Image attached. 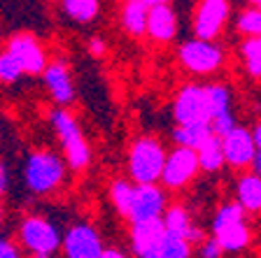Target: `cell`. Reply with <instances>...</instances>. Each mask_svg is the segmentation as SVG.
Instances as JSON below:
<instances>
[{"instance_id": "cell-14", "label": "cell", "mask_w": 261, "mask_h": 258, "mask_svg": "<svg viewBox=\"0 0 261 258\" xmlns=\"http://www.w3.org/2000/svg\"><path fill=\"white\" fill-rule=\"evenodd\" d=\"M173 117L177 124H196V121H210L207 117L205 91L198 84H185L177 91L173 102Z\"/></svg>"}, {"instance_id": "cell-19", "label": "cell", "mask_w": 261, "mask_h": 258, "mask_svg": "<svg viewBox=\"0 0 261 258\" xmlns=\"http://www.w3.org/2000/svg\"><path fill=\"white\" fill-rule=\"evenodd\" d=\"M147 12L149 7L140 0H124L121 7V26L130 38H142L147 35Z\"/></svg>"}, {"instance_id": "cell-1", "label": "cell", "mask_w": 261, "mask_h": 258, "mask_svg": "<svg viewBox=\"0 0 261 258\" xmlns=\"http://www.w3.org/2000/svg\"><path fill=\"white\" fill-rule=\"evenodd\" d=\"M65 175H68L65 158H61L59 154L49 149L31 151L23 163V184L35 195L56 193L63 186Z\"/></svg>"}, {"instance_id": "cell-23", "label": "cell", "mask_w": 261, "mask_h": 258, "mask_svg": "<svg viewBox=\"0 0 261 258\" xmlns=\"http://www.w3.org/2000/svg\"><path fill=\"white\" fill-rule=\"evenodd\" d=\"M133 186L136 184L126 182V179H114L110 184V200H112L114 210L119 212V216H124L126 221L130 216V205H133Z\"/></svg>"}, {"instance_id": "cell-18", "label": "cell", "mask_w": 261, "mask_h": 258, "mask_svg": "<svg viewBox=\"0 0 261 258\" xmlns=\"http://www.w3.org/2000/svg\"><path fill=\"white\" fill-rule=\"evenodd\" d=\"M236 200L247 214H261V177L256 172L243 175L236 184Z\"/></svg>"}, {"instance_id": "cell-32", "label": "cell", "mask_w": 261, "mask_h": 258, "mask_svg": "<svg viewBox=\"0 0 261 258\" xmlns=\"http://www.w3.org/2000/svg\"><path fill=\"white\" fill-rule=\"evenodd\" d=\"M187 240L191 242V247H201L203 240H205V233H203V228H198V226L191 223V228L187 231Z\"/></svg>"}, {"instance_id": "cell-11", "label": "cell", "mask_w": 261, "mask_h": 258, "mask_svg": "<svg viewBox=\"0 0 261 258\" xmlns=\"http://www.w3.org/2000/svg\"><path fill=\"white\" fill-rule=\"evenodd\" d=\"M205 102H207V117H210V128L215 135H226L236 126L233 107H231V91L226 84H205Z\"/></svg>"}, {"instance_id": "cell-28", "label": "cell", "mask_w": 261, "mask_h": 258, "mask_svg": "<svg viewBox=\"0 0 261 258\" xmlns=\"http://www.w3.org/2000/svg\"><path fill=\"white\" fill-rule=\"evenodd\" d=\"M23 77V68L10 51H0V81L3 84H16Z\"/></svg>"}, {"instance_id": "cell-7", "label": "cell", "mask_w": 261, "mask_h": 258, "mask_svg": "<svg viewBox=\"0 0 261 258\" xmlns=\"http://www.w3.org/2000/svg\"><path fill=\"white\" fill-rule=\"evenodd\" d=\"M105 244L103 237L91 223H72L63 235V242H61V251L68 258H100Z\"/></svg>"}, {"instance_id": "cell-4", "label": "cell", "mask_w": 261, "mask_h": 258, "mask_svg": "<svg viewBox=\"0 0 261 258\" xmlns=\"http://www.w3.org/2000/svg\"><path fill=\"white\" fill-rule=\"evenodd\" d=\"M16 235H19L21 251L35 258H49L59 253L61 242H63L61 231L44 216H23Z\"/></svg>"}, {"instance_id": "cell-37", "label": "cell", "mask_w": 261, "mask_h": 258, "mask_svg": "<svg viewBox=\"0 0 261 258\" xmlns=\"http://www.w3.org/2000/svg\"><path fill=\"white\" fill-rule=\"evenodd\" d=\"M140 3H145L147 7H154V5H163V3H170V0H140Z\"/></svg>"}, {"instance_id": "cell-13", "label": "cell", "mask_w": 261, "mask_h": 258, "mask_svg": "<svg viewBox=\"0 0 261 258\" xmlns=\"http://www.w3.org/2000/svg\"><path fill=\"white\" fill-rule=\"evenodd\" d=\"M222 147H224V163L233 170H245L254 161L256 145L252 137V130L245 126L236 124L226 135H222Z\"/></svg>"}, {"instance_id": "cell-22", "label": "cell", "mask_w": 261, "mask_h": 258, "mask_svg": "<svg viewBox=\"0 0 261 258\" xmlns=\"http://www.w3.org/2000/svg\"><path fill=\"white\" fill-rule=\"evenodd\" d=\"M68 19L75 23H91L100 12V0H61Z\"/></svg>"}, {"instance_id": "cell-29", "label": "cell", "mask_w": 261, "mask_h": 258, "mask_svg": "<svg viewBox=\"0 0 261 258\" xmlns=\"http://www.w3.org/2000/svg\"><path fill=\"white\" fill-rule=\"evenodd\" d=\"M198 256L201 258H222L224 249L219 247V242L215 240V237H205L203 244H201V249H198Z\"/></svg>"}, {"instance_id": "cell-15", "label": "cell", "mask_w": 261, "mask_h": 258, "mask_svg": "<svg viewBox=\"0 0 261 258\" xmlns=\"http://www.w3.org/2000/svg\"><path fill=\"white\" fill-rule=\"evenodd\" d=\"M42 81H44V89L49 91V98L56 105L68 107V105L75 102V84H72L70 68L65 65V61L61 59L49 61L47 68L42 70Z\"/></svg>"}, {"instance_id": "cell-40", "label": "cell", "mask_w": 261, "mask_h": 258, "mask_svg": "<svg viewBox=\"0 0 261 258\" xmlns=\"http://www.w3.org/2000/svg\"><path fill=\"white\" fill-rule=\"evenodd\" d=\"M256 42H259V49H261V35H256Z\"/></svg>"}, {"instance_id": "cell-9", "label": "cell", "mask_w": 261, "mask_h": 258, "mask_svg": "<svg viewBox=\"0 0 261 258\" xmlns=\"http://www.w3.org/2000/svg\"><path fill=\"white\" fill-rule=\"evenodd\" d=\"M231 14L228 0H198L194 14V35L201 40H217Z\"/></svg>"}, {"instance_id": "cell-31", "label": "cell", "mask_w": 261, "mask_h": 258, "mask_svg": "<svg viewBox=\"0 0 261 258\" xmlns=\"http://www.w3.org/2000/svg\"><path fill=\"white\" fill-rule=\"evenodd\" d=\"M89 54L93 56V59H103L105 54H108V44H105L103 38H91L89 40Z\"/></svg>"}, {"instance_id": "cell-34", "label": "cell", "mask_w": 261, "mask_h": 258, "mask_svg": "<svg viewBox=\"0 0 261 258\" xmlns=\"http://www.w3.org/2000/svg\"><path fill=\"white\" fill-rule=\"evenodd\" d=\"M124 256H126V251H121V249H110V247H105L103 253H100V258H124Z\"/></svg>"}, {"instance_id": "cell-10", "label": "cell", "mask_w": 261, "mask_h": 258, "mask_svg": "<svg viewBox=\"0 0 261 258\" xmlns=\"http://www.w3.org/2000/svg\"><path fill=\"white\" fill-rule=\"evenodd\" d=\"M168 207V188L154 184H136L133 186V205H130V221H145V219H161Z\"/></svg>"}, {"instance_id": "cell-35", "label": "cell", "mask_w": 261, "mask_h": 258, "mask_svg": "<svg viewBox=\"0 0 261 258\" xmlns=\"http://www.w3.org/2000/svg\"><path fill=\"white\" fill-rule=\"evenodd\" d=\"M252 172H256L261 177V149H256V154H254V161H252Z\"/></svg>"}, {"instance_id": "cell-39", "label": "cell", "mask_w": 261, "mask_h": 258, "mask_svg": "<svg viewBox=\"0 0 261 258\" xmlns=\"http://www.w3.org/2000/svg\"><path fill=\"white\" fill-rule=\"evenodd\" d=\"M247 5H256V7H261V0H245Z\"/></svg>"}, {"instance_id": "cell-27", "label": "cell", "mask_w": 261, "mask_h": 258, "mask_svg": "<svg viewBox=\"0 0 261 258\" xmlns=\"http://www.w3.org/2000/svg\"><path fill=\"white\" fill-rule=\"evenodd\" d=\"M240 54H243L245 70L250 72V77H254V79H261V49H259V42H256V38H245Z\"/></svg>"}, {"instance_id": "cell-16", "label": "cell", "mask_w": 261, "mask_h": 258, "mask_svg": "<svg viewBox=\"0 0 261 258\" xmlns=\"http://www.w3.org/2000/svg\"><path fill=\"white\" fill-rule=\"evenodd\" d=\"M147 35L156 44H168L177 35V14L170 3L154 5L147 12Z\"/></svg>"}, {"instance_id": "cell-6", "label": "cell", "mask_w": 261, "mask_h": 258, "mask_svg": "<svg viewBox=\"0 0 261 258\" xmlns=\"http://www.w3.org/2000/svg\"><path fill=\"white\" fill-rule=\"evenodd\" d=\"M201 172L198 165V154L191 147H182L177 145L163 163V172H161V186H166L168 191H179L187 184H191L196 179V175Z\"/></svg>"}, {"instance_id": "cell-8", "label": "cell", "mask_w": 261, "mask_h": 258, "mask_svg": "<svg viewBox=\"0 0 261 258\" xmlns=\"http://www.w3.org/2000/svg\"><path fill=\"white\" fill-rule=\"evenodd\" d=\"M7 51L19 61V65L23 68V75H31V77L42 75V70L49 63L42 42L33 33H16V35H12L7 40Z\"/></svg>"}, {"instance_id": "cell-5", "label": "cell", "mask_w": 261, "mask_h": 258, "mask_svg": "<svg viewBox=\"0 0 261 258\" xmlns=\"http://www.w3.org/2000/svg\"><path fill=\"white\" fill-rule=\"evenodd\" d=\"M177 61L191 75L205 77L224 65V51L219 44H215V40L194 38L177 49Z\"/></svg>"}, {"instance_id": "cell-17", "label": "cell", "mask_w": 261, "mask_h": 258, "mask_svg": "<svg viewBox=\"0 0 261 258\" xmlns=\"http://www.w3.org/2000/svg\"><path fill=\"white\" fill-rule=\"evenodd\" d=\"M212 237L219 242L224 253H243L252 242V231L247 226V219H238L219 228H212Z\"/></svg>"}, {"instance_id": "cell-25", "label": "cell", "mask_w": 261, "mask_h": 258, "mask_svg": "<svg viewBox=\"0 0 261 258\" xmlns=\"http://www.w3.org/2000/svg\"><path fill=\"white\" fill-rule=\"evenodd\" d=\"M236 31L243 38H256V35H261V7H256V5L245 7L236 16Z\"/></svg>"}, {"instance_id": "cell-2", "label": "cell", "mask_w": 261, "mask_h": 258, "mask_svg": "<svg viewBox=\"0 0 261 258\" xmlns=\"http://www.w3.org/2000/svg\"><path fill=\"white\" fill-rule=\"evenodd\" d=\"M49 124L54 128L56 137L61 140L68 167L75 172L87 170L89 163H91V149H89V142L84 140V133H82L77 119L65 107L56 105V107L49 112Z\"/></svg>"}, {"instance_id": "cell-30", "label": "cell", "mask_w": 261, "mask_h": 258, "mask_svg": "<svg viewBox=\"0 0 261 258\" xmlns=\"http://www.w3.org/2000/svg\"><path fill=\"white\" fill-rule=\"evenodd\" d=\"M19 256H21L19 244H14L7 237H0V258H19Z\"/></svg>"}, {"instance_id": "cell-21", "label": "cell", "mask_w": 261, "mask_h": 258, "mask_svg": "<svg viewBox=\"0 0 261 258\" xmlns=\"http://www.w3.org/2000/svg\"><path fill=\"white\" fill-rule=\"evenodd\" d=\"M212 135L210 121H196V124H177V128L173 130V142L182 147H191V149H198V147L205 142V137Z\"/></svg>"}, {"instance_id": "cell-38", "label": "cell", "mask_w": 261, "mask_h": 258, "mask_svg": "<svg viewBox=\"0 0 261 258\" xmlns=\"http://www.w3.org/2000/svg\"><path fill=\"white\" fill-rule=\"evenodd\" d=\"M3 223H5V210H3V205H0V231H3Z\"/></svg>"}, {"instance_id": "cell-33", "label": "cell", "mask_w": 261, "mask_h": 258, "mask_svg": "<svg viewBox=\"0 0 261 258\" xmlns=\"http://www.w3.org/2000/svg\"><path fill=\"white\" fill-rule=\"evenodd\" d=\"M10 191V172H7V165L0 161V198Z\"/></svg>"}, {"instance_id": "cell-36", "label": "cell", "mask_w": 261, "mask_h": 258, "mask_svg": "<svg viewBox=\"0 0 261 258\" xmlns=\"http://www.w3.org/2000/svg\"><path fill=\"white\" fill-rule=\"evenodd\" d=\"M252 137H254L256 149H261V124H256L254 128H252Z\"/></svg>"}, {"instance_id": "cell-20", "label": "cell", "mask_w": 261, "mask_h": 258, "mask_svg": "<svg viewBox=\"0 0 261 258\" xmlns=\"http://www.w3.org/2000/svg\"><path fill=\"white\" fill-rule=\"evenodd\" d=\"M196 154H198V165H201L203 172H219L226 163H224V147H222V137L219 135L212 133L210 137H205V142H203L198 149H196Z\"/></svg>"}, {"instance_id": "cell-24", "label": "cell", "mask_w": 261, "mask_h": 258, "mask_svg": "<svg viewBox=\"0 0 261 258\" xmlns=\"http://www.w3.org/2000/svg\"><path fill=\"white\" fill-rule=\"evenodd\" d=\"M189 256H191V242L187 240V235L166 228L161 240V258H189Z\"/></svg>"}, {"instance_id": "cell-12", "label": "cell", "mask_w": 261, "mask_h": 258, "mask_svg": "<svg viewBox=\"0 0 261 258\" xmlns=\"http://www.w3.org/2000/svg\"><path fill=\"white\" fill-rule=\"evenodd\" d=\"M163 233H166L163 219L130 221V253L138 258H161Z\"/></svg>"}, {"instance_id": "cell-3", "label": "cell", "mask_w": 261, "mask_h": 258, "mask_svg": "<svg viewBox=\"0 0 261 258\" xmlns=\"http://www.w3.org/2000/svg\"><path fill=\"white\" fill-rule=\"evenodd\" d=\"M166 149L163 145L152 137V135H142L138 140H133V145L128 147V175L133 179V184H154L161 179L163 163H166Z\"/></svg>"}, {"instance_id": "cell-26", "label": "cell", "mask_w": 261, "mask_h": 258, "mask_svg": "<svg viewBox=\"0 0 261 258\" xmlns=\"http://www.w3.org/2000/svg\"><path fill=\"white\" fill-rule=\"evenodd\" d=\"M161 219H163V226L168 231L182 233V235H187V231L191 228V216L185 205H168Z\"/></svg>"}]
</instances>
